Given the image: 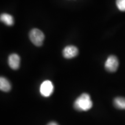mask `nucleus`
<instances>
[{
    "label": "nucleus",
    "instance_id": "8",
    "mask_svg": "<svg viewBox=\"0 0 125 125\" xmlns=\"http://www.w3.org/2000/svg\"><path fill=\"white\" fill-rule=\"evenodd\" d=\"M114 105L116 108L125 109V97H117L114 100Z\"/></svg>",
    "mask_w": 125,
    "mask_h": 125
},
{
    "label": "nucleus",
    "instance_id": "5",
    "mask_svg": "<svg viewBox=\"0 0 125 125\" xmlns=\"http://www.w3.org/2000/svg\"><path fill=\"white\" fill-rule=\"evenodd\" d=\"M78 54V49L74 46H67L62 51L63 56L66 59H71L75 57Z\"/></svg>",
    "mask_w": 125,
    "mask_h": 125
},
{
    "label": "nucleus",
    "instance_id": "6",
    "mask_svg": "<svg viewBox=\"0 0 125 125\" xmlns=\"http://www.w3.org/2000/svg\"><path fill=\"white\" fill-rule=\"evenodd\" d=\"M20 62V57L17 54H12L8 57V64L13 70H18Z\"/></svg>",
    "mask_w": 125,
    "mask_h": 125
},
{
    "label": "nucleus",
    "instance_id": "11",
    "mask_svg": "<svg viewBox=\"0 0 125 125\" xmlns=\"http://www.w3.org/2000/svg\"><path fill=\"white\" fill-rule=\"evenodd\" d=\"M48 125H59L57 123H56V122H51L49 123V124H48Z\"/></svg>",
    "mask_w": 125,
    "mask_h": 125
},
{
    "label": "nucleus",
    "instance_id": "3",
    "mask_svg": "<svg viewBox=\"0 0 125 125\" xmlns=\"http://www.w3.org/2000/svg\"><path fill=\"white\" fill-rule=\"evenodd\" d=\"M119 67L118 59L115 56H109L105 62L106 70L111 73H114L118 70Z\"/></svg>",
    "mask_w": 125,
    "mask_h": 125
},
{
    "label": "nucleus",
    "instance_id": "10",
    "mask_svg": "<svg viewBox=\"0 0 125 125\" xmlns=\"http://www.w3.org/2000/svg\"><path fill=\"white\" fill-rule=\"evenodd\" d=\"M116 6L121 11H125V0H116Z\"/></svg>",
    "mask_w": 125,
    "mask_h": 125
},
{
    "label": "nucleus",
    "instance_id": "4",
    "mask_svg": "<svg viewBox=\"0 0 125 125\" xmlns=\"http://www.w3.org/2000/svg\"><path fill=\"white\" fill-rule=\"evenodd\" d=\"M54 90V87L51 81L46 80L42 83L40 86V93L45 97H49Z\"/></svg>",
    "mask_w": 125,
    "mask_h": 125
},
{
    "label": "nucleus",
    "instance_id": "9",
    "mask_svg": "<svg viewBox=\"0 0 125 125\" xmlns=\"http://www.w3.org/2000/svg\"><path fill=\"white\" fill-rule=\"evenodd\" d=\"M1 21L8 26H12L14 23L13 17L7 13H3L1 15Z\"/></svg>",
    "mask_w": 125,
    "mask_h": 125
},
{
    "label": "nucleus",
    "instance_id": "1",
    "mask_svg": "<svg viewBox=\"0 0 125 125\" xmlns=\"http://www.w3.org/2000/svg\"><path fill=\"white\" fill-rule=\"evenodd\" d=\"M74 105L76 110L79 111H87L92 108L93 103L89 94L83 93L76 98Z\"/></svg>",
    "mask_w": 125,
    "mask_h": 125
},
{
    "label": "nucleus",
    "instance_id": "2",
    "mask_svg": "<svg viewBox=\"0 0 125 125\" xmlns=\"http://www.w3.org/2000/svg\"><path fill=\"white\" fill-rule=\"evenodd\" d=\"M29 37L31 41L37 46H41L45 39L43 32L37 29H32L30 32Z\"/></svg>",
    "mask_w": 125,
    "mask_h": 125
},
{
    "label": "nucleus",
    "instance_id": "7",
    "mask_svg": "<svg viewBox=\"0 0 125 125\" xmlns=\"http://www.w3.org/2000/svg\"><path fill=\"white\" fill-rule=\"evenodd\" d=\"M0 89L5 92H9L11 89V85L7 78L4 77L0 78Z\"/></svg>",
    "mask_w": 125,
    "mask_h": 125
}]
</instances>
